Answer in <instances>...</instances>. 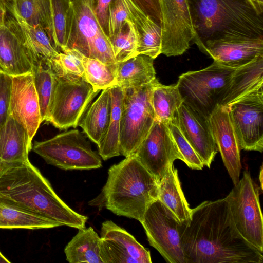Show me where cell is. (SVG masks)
I'll use <instances>...</instances> for the list:
<instances>
[{"label": "cell", "instance_id": "obj_1", "mask_svg": "<svg viewBox=\"0 0 263 263\" xmlns=\"http://www.w3.org/2000/svg\"><path fill=\"white\" fill-rule=\"evenodd\" d=\"M185 263H262L263 253L246 241L233 222L226 198L205 201L181 223Z\"/></svg>", "mask_w": 263, "mask_h": 263}, {"label": "cell", "instance_id": "obj_2", "mask_svg": "<svg viewBox=\"0 0 263 263\" xmlns=\"http://www.w3.org/2000/svg\"><path fill=\"white\" fill-rule=\"evenodd\" d=\"M0 198L15 205L78 229L88 218L68 206L29 161L0 162Z\"/></svg>", "mask_w": 263, "mask_h": 263}, {"label": "cell", "instance_id": "obj_3", "mask_svg": "<svg viewBox=\"0 0 263 263\" xmlns=\"http://www.w3.org/2000/svg\"><path fill=\"white\" fill-rule=\"evenodd\" d=\"M194 36L205 53L208 43L234 37H262L263 18L248 0H187Z\"/></svg>", "mask_w": 263, "mask_h": 263}, {"label": "cell", "instance_id": "obj_4", "mask_svg": "<svg viewBox=\"0 0 263 263\" xmlns=\"http://www.w3.org/2000/svg\"><path fill=\"white\" fill-rule=\"evenodd\" d=\"M158 194V182L133 154L110 167L101 192L89 204L141 222Z\"/></svg>", "mask_w": 263, "mask_h": 263}, {"label": "cell", "instance_id": "obj_5", "mask_svg": "<svg viewBox=\"0 0 263 263\" xmlns=\"http://www.w3.org/2000/svg\"><path fill=\"white\" fill-rule=\"evenodd\" d=\"M235 70L214 61L204 69L182 74L176 85L183 102L209 120L219 105Z\"/></svg>", "mask_w": 263, "mask_h": 263}, {"label": "cell", "instance_id": "obj_6", "mask_svg": "<svg viewBox=\"0 0 263 263\" xmlns=\"http://www.w3.org/2000/svg\"><path fill=\"white\" fill-rule=\"evenodd\" d=\"M99 92L83 77L56 74L46 122L60 129L76 128Z\"/></svg>", "mask_w": 263, "mask_h": 263}, {"label": "cell", "instance_id": "obj_7", "mask_svg": "<svg viewBox=\"0 0 263 263\" xmlns=\"http://www.w3.org/2000/svg\"><path fill=\"white\" fill-rule=\"evenodd\" d=\"M157 80L143 86L122 88L123 100L120 130V155L126 157L135 153L156 119L151 103V95Z\"/></svg>", "mask_w": 263, "mask_h": 263}, {"label": "cell", "instance_id": "obj_8", "mask_svg": "<svg viewBox=\"0 0 263 263\" xmlns=\"http://www.w3.org/2000/svg\"><path fill=\"white\" fill-rule=\"evenodd\" d=\"M31 149L47 163L64 170H89L102 166L100 156L78 129L67 130L42 141Z\"/></svg>", "mask_w": 263, "mask_h": 263}, {"label": "cell", "instance_id": "obj_9", "mask_svg": "<svg viewBox=\"0 0 263 263\" xmlns=\"http://www.w3.org/2000/svg\"><path fill=\"white\" fill-rule=\"evenodd\" d=\"M71 2L73 13L65 48L105 64H116L109 40L94 14L91 0H71Z\"/></svg>", "mask_w": 263, "mask_h": 263}, {"label": "cell", "instance_id": "obj_10", "mask_svg": "<svg viewBox=\"0 0 263 263\" xmlns=\"http://www.w3.org/2000/svg\"><path fill=\"white\" fill-rule=\"evenodd\" d=\"M259 190L250 173L245 171L242 177L225 198L238 232L263 253V218Z\"/></svg>", "mask_w": 263, "mask_h": 263}, {"label": "cell", "instance_id": "obj_11", "mask_svg": "<svg viewBox=\"0 0 263 263\" xmlns=\"http://www.w3.org/2000/svg\"><path fill=\"white\" fill-rule=\"evenodd\" d=\"M149 245L170 263H185L181 223L158 199L147 209L140 222Z\"/></svg>", "mask_w": 263, "mask_h": 263}, {"label": "cell", "instance_id": "obj_12", "mask_svg": "<svg viewBox=\"0 0 263 263\" xmlns=\"http://www.w3.org/2000/svg\"><path fill=\"white\" fill-rule=\"evenodd\" d=\"M240 149L263 150V85L227 107Z\"/></svg>", "mask_w": 263, "mask_h": 263}, {"label": "cell", "instance_id": "obj_13", "mask_svg": "<svg viewBox=\"0 0 263 263\" xmlns=\"http://www.w3.org/2000/svg\"><path fill=\"white\" fill-rule=\"evenodd\" d=\"M134 155L158 183L175 160L183 161L167 125L156 119Z\"/></svg>", "mask_w": 263, "mask_h": 263}, {"label": "cell", "instance_id": "obj_14", "mask_svg": "<svg viewBox=\"0 0 263 263\" xmlns=\"http://www.w3.org/2000/svg\"><path fill=\"white\" fill-rule=\"evenodd\" d=\"M162 13L161 54H182L194 32L187 0H161Z\"/></svg>", "mask_w": 263, "mask_h": 263}, {"label": "cell", "instance_id": "obj_15", "mask_svg": "<svg viewBox=\"0 0 263 263\" xmlns=\"http://www.w3.org/2000/svg\"><path fill=\"white\" fill-rule=\"evenodd\" d=\"M38 62L18 22L7 9L0 39V71L11 77L23 75L32 72Z\"/></svg>", "mask_w": 263, "mask_h": 263}, {"label": "cell", "instance_id": "obj_16", "mask_svg": "<svg viewBox=\"0 0 263 263\" xmlns=\"http://www.w3.org/2000/svg\"><path fill=\"white\" fill-rule=\"evenodd\" d=\"M100 256L102 263H151L148 250L111 220L102 223Z\"/></svg>", "mask_w": 263, "mask_h": 263}, {"label": "cell", "instance_id": "obj_17", "mask_svg": "<svg viewBox=\"0 0 263 263\" xmlns=\"http://www.w3.org/2000/svg\"><path fill=\"white\" fill-rule=\"evenodd\" d=\"M9 115L23 125L32 143L42 122L32 72L11 77Z\"/></svg>", "mask_w": 263, "mask_h": 263}, {"label": "cell", "instance_id": "obj_18", "mask_svg": "<svg viewBox=\"0 0 263 263\" xmlns=\"http://www.w3.org/2000/svg\"><path fill=\"white\" fill-rule=\"evenodd\" d=\"M173 119L203 165L210 168L218 149L213 137L209 120L183 102Z\"/></svg>", "mask_w": 263, "mask_h": 263}, {"label": "cell", "instance_id": "obj_19", "mask_svg": "<svg viewBox=\"0 0 263 263\" xmlns=\"http://www.w3.org/2000/svg\"><path fill=\"white\" fill-rule=\"evenodd\" d=\"M213 137L224 165L234 185L239 180L242 168L241 151L228 108L218 106L210 119Z\"/></svg>", "mask_w": 263, "mask_h": 263}, {"label": "cell", "instance_id": "obj_20", "mask_svg": "<svg viewBox=\"0 0 263 263\" xmlns=\"http://www.w3.org/2000/svg\"><path fill=\"white\" fill-rule=\"evenodd\" d=\"M205 54L223 66L237 68L263 54L262 37H234L208 43Z\"/></svg>", "mask_w": 263, "mask_h": 263}, {"label": "cell", "instance_id": "obj_21", "mask_svg": "<svg viewBox=\"0 0 263 263\" xmlns=\"http://www.w3.org/2000/svg\"><path fill=\"white\" fill-rule=\"evenodd\" d=\"M32 145L25 127L9 115L0 131V162L10 163L28 160Z\"/></svg>", "mask_w": 263, "mask_h": 263}, {"label": "cell", "instance_id": "obj_22", "mask_svg": "<svg viewBox=\"0 0 263 263\" xmlns=\"http://www.w3.org/2000/svg\"><path fill=\"white\" fill-rule=\"evenodd\" d=\"M263 85V54L236 68L219 106L230 105L249 92Z\"/></svg>", "mask_w": 263, "mask_h": 263}, {"label": "cell", "instance_id": "obj_23", "mask_svg": "<svg viewBox=\"0 0 263 263\" xmlns=\"http://www.w3.org/2000/svg\"><path fill=\"white\" fill-rule=\"evenodd\" d=\"M138 38L137 55L153 59L161 54L162 28L140 10L130 0H124Z\"/></svg>", "mask_w": 263, "mask_h": 263}, {"label": "cell", "instance_id": "obj_24", "mask_svg": "<svg viewBox=\"0 0 263 263\" xmlns=\"http://www.w3.org/2000/svg\"><path fill=\"white\" fill-rule=\"evenodd\" d=\"M158 199L182 223L187 224L191 220L192 209L190 208L182 191L178 171L173 163L168 167L159 182Z\"/></svg>", "mask_w": 263, "mask_h": 263}, {"label": "cell", "instance_id": "obj_25", "mask_svg": "<svg viewBox=\"0 0 263 263\" xmlns=\"http://www.w3.org/2000/svg\"><path fill=\"white\" fill-rule=\"evenodd\" d=\"M6 3L16 19L30 26L43 28L55 47L50 0H6Z\"/></svg>", "mask_w": 263, "mask_h": 263}, {"label": "cell", "instance_id": "obj_26", "mask_svg": "<svg viewBox=\"0 0 263 263\" xmlns=\"http://www.w3.org/2000/svg\"><path fill=\"white\" fill-rule=\"evenodd\" d=\"M110 88L103 90L97 100L89 105L78 124L90 140L97 145L103 138L110 121L111 110Z\"/></svg>", "mask_w": 263, "mask_h": 263}, {"label": "cell", "instance_id": "obj_27", "mask_svg": "<svg viewBox=\"0 0 263 263\" xmlns=\"http://www.w3.org/2000/svg\"><path fill=\"white\" fill-rule=\"evenodd\" d=\"M153 59L142 54L117 63L116 85L122 88L138 87L155 81L156 72Z\"/></svg>", "mask_w": 263, "mask_h": 263}, {"label": "cell", "instance_id": "obj_28", "mask_svg": "<svg viewBox=\"0 0 263 263\" xmlns=\"http://www.w3.org/2000/svg\"><path fill=\"white\" fill-rule=\"evenodd\" d=\"M55 221L0 198V229L37 230L60 227Z\"/></svg>", "mask_w": 263, "mask_h": 263}, {"label": "cell", "instance_id": "obj_29", "mask_svg": "<svg viewBox=\"0 0 263 263\" xmlns=\"http://www.w3.org/2000/svg\"><path fill=\"white\" fill-rule=\"evenodd\" d=\"M78 230L64 249L66 260L70 263H102L100 256V237L91 227Z\"/></svg>", "mask_w": 263, "mask_h": 263}, {"label": "cell", "instance_id": "obj_30", "mask_svg": "<svg viewBox=\"0 0 263 263\" xmlns=\"http://www.w3.org/2000/svg\"><path fill=\"white\" fill-rule=\"evenodd\" d=\"M110 89L111 98L110 121L103 138L98 145L99 155L104 160L120 155V130L123 90L118 85L112 86Z\"/></svg>", "mask_w": 263, "mask_h": 263}, {"label": "cell", "instance_id": "obj_31", "mask_svg": "<svg viewBox=\"0 0 263 263\" xmlns=\"http://www.w3.org/2000/svg\"><path fill=\"white\" fill-rule=\"evenodd\" d=\"M151 103L156 119L167 124L174 118L183 100L176 84L164 85L157 80L152 91Z\"/></svg>", "mask_w": 263, "mask_h": 263}, {"label": "cell", "instance_id": "obj_32", "mask_svg": "<svg viewBox=\"0 0 263 263\" xmlns=\"http://www.w3.org/2000/svg\"><path fill=\"white\" fill-rule=\"evenodd\" d=\"M35 88L39 98L42 122L46 121L56 78L51 62L40 61L32 69Z\"/></svg>", "mask_w": 263, "mask_h": 263}, {"label": "cell", "instance_id": "obj_33", "mask_svg": "<svg viewBox=\"0 0 263 263\" xmlns=\"http://www.w3.org/2000/svg\"><path fill=\"white\" fill-rule=\"evenodd\" d=\"M54 43L61 52L65 48L70 30L73 9L71 0H50Z\"/></svg>", "mask_w": 263, "mask_h": 263}, {"label": "cell", "instance_id": "obj_34", "mask_svg": "<svg viewBox=\"0 0 263 263\" xmlns=\"http://www.w3.org/2000/svg\"><path fill=\"white\" fill-rule=\"evenodd\" d=\"M16 20L37 61L46 60L51 62L58 55L59 52L46 31L40 26H30L17 19Z\"/></svg>", "mask_w": 263, "mask_h": 263}, {"label": "cell", "instance_id": "obj_35", "mask_svg": "<svg viewBox=\"0 0 263 263\" xmlns=\"http://www.w3.org/2000/svg\"><path fill=\"white\" fill-rule=\"evenodd\" d=\"M83 78L95 91H100L116 85L117 63L105 64L97 59L82 57Z\"/></svg>", "mask_w": 263, "mask_h": 263}, {"label": "cell", "instance_id": "obj_36", "mask_svg": "<svg viewBox=\"0 0 263 263\" xmlns=\"http://www.w3.org/2000/svg\"><path fill=\"white\" fill-rule=\"evenodd\" d=\"M109 42L117 63L137 55L138 38L134 26L131 21L125 22Z\"/></svg>", "mask_w": 263, "mask_h": 263}, {"label": "cell", "instance_id": "obj_37", "mask_svg": "<svg viewBox=\"0 0 263 263\" xmlns=\"http://www.w3.org/2000/svg\"><path fill=\"white\" fill-rule=\"evenodd\" d=\"M83 54L77 50L65 48L51 62L56 74H71L83 77Z\"/></svg>", "mask_w": 263, "mask_h": 263}, {"label": "cell", "instance_id": "obj_38", "mask_svg": "<svg viewBox=\"0 0 263 263\" xmlns=\"http://www.w3.org/2000/svg\"><path fill=\"white\" fill-rule=\"evenodd\" d=\"M176 146L183 158V162L190 168L202 170L204 165L193 148L173 119L167 124Z\"/></svg>", "mask_w": 263, "mask_h": 263}, {"label": "cell", "instance_id": "obj_39", "mask_svg": "<svg viewBox=\"0 0 263 263\" xmlns=\"http://www.w3.org/2000/svg\"><path fill=\"white\" fill-rule=\"evenodd\" d=\"M128 21L131 20L124 0H114L109 10V40L114 37L123 24Z\"/></svg>", "mask_w": 263, "mask_h": 263}, {"label": "cell", "instance_id": "obj_40", "mask_svg": "<svg viewBox=\"0 0 263 263\" xmlns=\"http://www.w3.org/2000/svg\"><path fill=\"white\" fill-rule=\"evenodd\" d=\"M11 77L0 71V131L9 116Z\"/></svg>", "mask_w": 263, "mask_h": 263}, {"label": "cell", "instance_id": "obj_41", "mask_svg": "<svg viewBox=\"0 0 263 263\" xmlns=\"http://www.w3.org/2000/svg\"><path fill=\"white\" fill-rule=\"evenodd\" d=\"M145 15L161 27L162 13L161 0H130Z\"/></svg>", "mask_w": 263, "mask_h": 263}, {"label": "cell", "instance_id": "obj_42", "mask_svg": "<svg viewBox=\"0 0 263 263\" xmlns=\"http://www.w3.org/2000/svg\"><path fill=\"white\" fill-rule=\"evenodd\" d=\"M114 0H91L92 8L103 31L109 39L108 17L110 4Z\"/></svg>", "mask_w": 263, "mask_h": 263}, {"label": "cell", "instance_id": "obj_43", "mask_svg": "<svg viewBox=\"0 0 263 263\" xmlns=\"http://www.w3.org/2000/svg\"><path fill=\"white\" fill-rule=\"evenodd\" d=\"M7 14V8L6 0H0V26L3 27L5 25Z\"/></svg>", "mask_w": 263, "mask_h": 263}, {"label": "cell", "instance_id": "obj_44", "mask_svg": "<svg viewBox=\"0 0 263 263\" xmlns=\"http://www.w3.org/2000/svg\"><path fill=\"white\" fill-rule=\"evenodd\" d=\"M256 12L260 15H263V0H248Z\"/></svg>", "mask_w": 263, "mask_h": 263}, {"label": "cell", "instance_id": "obj_45", "mask_svg": "<svg viewBox=\"0 0 263 263\" xmlns=\"http://www.w3.org/2000/svg\"><path fill=\"white\" fill-rule=\"evenodd\" d=\"M262 166L260 167V173L259 175V180L260 182V190L262 191Z\"/></svg>", "mask_w": 263, "mask_h": 263}, {"label": "cell", "instance_id": "obj_46", "mask_svg": "<svg viewBox=\"0 0 263 263\" xmlns=\"http://www.w3.org/2000/svg\"><path fill=\"white\" fill-rule=\"evenodd\" d=\"M10 263V261L0 252V263Z\"/></svg>", "mask_w": 263, "mask_h": 263}, {"label": "cell", "instance_id": "obj_47", "mask_svg": "<svg viewBox=\"0 0 263 263\" xmlns=\"http://www.w3.org/2000/svg\"><path fill=\"white\" fill-rule=\"evenodd\" d=\"M2 28H3V27L0 26V39H1V34H2Z\"/></svg>", "mask_w": 263, "mask_h": 263}]
</instances>
